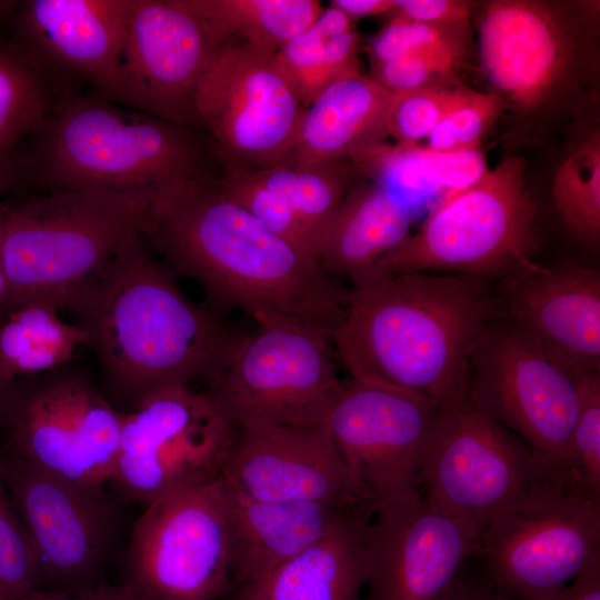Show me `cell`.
<instances>
[{
    "mask_svg": "<svg viewBox=\"0 0 600 600\" xmlns=\"http://www.w3.org/2000/svg\"><path fill=\"white\" fill-rule=\"evenodd\" d=\"M393 93L359 74L332 83L306 108L297 142L282 167L306 169L349 159L382 142Z\"/></svg>",
    "mask_w": 600,
    "mask_h": 600,
    "instance_id": "cell-26",
    "label": "cell"
},
{
    "mask_svg": "<svg viewBox=\"0 0 600 600\" xmlns=\"http://www.w3.org/2000/svg\"><path fill=\"white\" fill-rule=\"evenodd\" d=\"M441 408L406 390L343 381L327 424L359 499L373 513L421 497L422 463Z\"/></svg>",
    "mask_w": 600,
    "mask_h": 600,
    "instance_id": "cell-14",
    "label": "cell"
},
{
    "mask_svg": "<svg viewBox=\"0 0 600 600\" xmlns=\"http://www.w3.org/2000/svg\"><path fill=\"white\" fill-rule=\"evenodd\" d=\"M471 31L470 21L426 23L391 16L368 43L370 66L413 51L444 56L469 66L473 50Z\"/></svg>",
    "mask_w": 600,
    "mask_h": 600,
    "instance_id": "cell-33",
    "label": "cell"
},
{
    "mask_svg": "<svg viewBox=\"0 0 600 600\" xmlns=\"http://www.w3.org/2000/svg\"><path fill=\"white\" fill-rule=\"evenodd\" d=\"M18 4L19 1L0 0V19L10 17Z\"/></svg>",
    "mask_w": 600,
    "mask_h": 600,
    "instance_id": "cell-50",
    "label": "cell"
},
{
    "mask_svg": "<svg viewBox=\"0 0 600 600\" xmlns=\"http://www.w3.org/2000/svg\"><path fill=\"white\" fill-rule=\"evenodd\" d=\"M188 129L77 92L31 136L27 182L43 191L137 192L206 176L201 148Z\"/></svg>",
    "mask_w": 600,
    "mask_h": 600,
    "instance_id": "cell-6",
    "label": "cell"
},
{
    "mask_svg": "<svg viewBox=\"0 0 600 600\" xmlns=\"http://www.w3.org/2000/svg\"><path fill=\"white\" fill-rule=\"evenodd\" d=\"M329 41L309 27L288 41L273 56L277 69L304 109L328 88L327 44Z\"/></svg>",
    "mask_w": 600,
    "mask_h": 600,
    "instance_id": "cell-39",
    "label": "cell"
},
{
    "mask_svg": "<svg viewBox=\"0 0 600 600\" xmlns=\"http://www.w3.org/2000/svg\"><path fill=\"white\" fill-rule=\"evenodd\" d=\"M219 476L170 488L134 523L124 582L148 600L228 596L230 539Z\"/></svg>",
    "mask_w": 600,
    "mask_h": 600,
    "instance_id": "cell-11",
    "label": "cell"
},
{
    "mask_svg": "<svg viewBox=\"0 0 600 600\" xmlns=\"http://www.w3.org/2000/svg\"><path fill=\"white\" fill-rule=\"evenodd\" d=\"M349 160L361 178L403 199L408 192L424 191H441L447 197L472 184L488 170L480 149L443 153L420 144L391 146L383 141L353 153Z\"/></svg>",
    "mask_w": 600,
    "mask_h": 600,
    "instance_id": "cell-27",
    "label": "cell"
},
{
    "mask_svg": "<svg viewBox=\"0 0 600 600\" xmlns=\"http://www.w3.org/2000/svg\"><path fill=\"white\" fill-rule=\"evenodd\" d=\"M57 310L44 301H26L0 312L1 382L13 384L64 366L78 346H88L86 330L63 322Z\"/></svg>",
    "mask_w": 600,
    "mask_h": 600,
    "instance_id": "cell-28",
    "label": "cell"
},
{
    "mask_svg": "<svg viewBox=\"0 0 600 600\" xmlns=\"http://www.w3.org/2000/svg\"><path fill=\"white\" fill-rule=\"evenodd\" d=\"M501 99L491 91L468 88L459 102L427 137V148L450 153L480 149L487 131L503 114Z\"/></svg>",
    "mask_w": 600,
    "mask_h": 600,
    "instance_id": "cell-36",
    "label": "cell"
},
{
    "mask_svg": "<svg viewBox=\"0 0 600 600\" xmlns=\"http://www.w3.org/2000/svg\"><path fill=\"white\" fill-rule=\"evenodd\" d=\"M22 600H148L127 582L119 584L101 581L100 583L79 592L64 593L46 590H34Z\"/></svg>",
    "mask_w": 600,
    "mask_h": 600,
    "instance_id": "cell-42",
    "label": "cell"
},
{
    "mask_svg": "<svg viewBox=\"0 0 600 600\" xmlns=\"http://www.w3.org/2000/svg\"><path fill=\"white\" fill-rule=\"evenodd\" d=\"M510 323L581 371L600 370V272L539 266L506 278Z\"/></svg>",
    "mask_w": 600,
    "mask_h": 600,
    "instance_id": "cell-22",
    "label": "cell"
},
{
    "mask_svg": "<svg viewBox=\"0 0 600 600\" xmlns=\"http://www.w3.org/2000/svg\"><path fill=\"white\" fill-rule=\"evenodd\" d=\"M443 600H510L482 578L458 574Z\"/></svg>",
    "mask_w": 600,
    "mask_h": 600,
    "instance_id": "cell-44",
    "label": "cell"
},
{
    "mask_svg": "<svg viewBox=\"0 0 600 600\" xmlns=\"http://www.w3.org/2000/svg\"><path fill=\"white\" fill-rule=\"evenodd\" d=\"M354 22L343 11L330 4L328 9L322 10L310 27L321 37L331 40L354 31Z\"/></svg>",
    "mask_w": 600,
    "mask_h": 600,
    "instance_id": "cell-45",
    "label": "cell"
},
{
    "mask_svg": "<svg viewBox=\"0 0 600 600\" xmlns=\"http://www.w3.org/2000/svg\"><path fill=\"white\" fill-rule=\"evenodd\" d=\"M14 383L6 384L0 381V431L3 430L11 408Z\"/></svg>",
    "mask_w": 600,
    "mask_h": 600,
    "instance_id": "cell-48",
    "label": "cell"
},
{
    "mask_svg": "<svg viewBox=\"0 0 600 600\" xmlns=\"http://www.w3.org/2000/svg\"><path fill=\"white\" fill-rule=\"evenodd\" d=\"M537 213L523 159L507 154L476 182L444 197L370 277L438 272L484 280L536 269Z\"/></svg>",
    "mask_w": 600,
    "mask_h": 600,
    "instance_id": "cell-7",
    "label": "cell"
},
{
    "mask_svg": "<svg viewBox=\"0 0 600 600\" xmlns=\"http://www.w3.org/2000/svg\"><path fill=\"white\" fill-rule=\"evenodd\" d=\"M37 558L11 497L0 456V590L22 600L39 589Z\"/></svg>",
    "mask_w": 600,
    "mask_h": 600,
    "instance_id": "cell-35",
    "label": "cell"
},
{
    "mask_svg": "<svg viewBox=\"0 0 600 600\" xmlns=\"http://www.w3.org/2000/svg\"><path fill=\"white\" fill-rule=\"evenodd\" d=\"M330 340L328 332L293 319L259 323L254 334L238 337L207 391L236 428L253 419L320 424L343 384Z\"/></svg>",
    "mask_w": 600,
    "mask_h": 600,
    "instance_id": "cell-9",
    "label": "cell"
},
{
    "mask_svg": "<svg viewBox=\"0 0 600 600\" xmlns=\"http://www.w3.org/2000/svg\"><path fill=\"white\" fill-rule=\"evenodd\" d=\"M212 42L237 40L274 54L322 12L317 0H186Z\"/></svg>",
    "mask_w": 600,
    "mask_h": 600,
    "instance_id": "cell-29",
    "label": "cell"
},
{
    "mask_svg": "<svg viewBox=\"0 0 600 600\" xmlns=\"http://www.w3.org/2000/svg\"><path fill=\"white\" fill-rule=\"evenodd\" d=\"M547 600H600V560L584 568Z\"/></svg>",
    "mask_w": 600,
    "mask_h": 600,
    "instance_id": "cell-43",
    "label": "cell"
},
{
    "mask_svg": "<svg viewBox=\"0 0 600 600\" xmlns=\"http://www.w3.org/2000/svg\"><path fill=\"white\" fill-rule=\"evenodd\" d=\"M480 534L422 497L377 511L362 600H443Z\"/></svg>",
    "mask_w": 600,
    "mask_h": 600,
    "instance_id": "cell-19",
    "label": "cell"
},
{
    "mask_svg": "<svg viewBox=\"0 0 600 600\" xmlns=\"http://www.w3.org/2000/svg\"><path fill=\"white\" fill-rule=\"evenodd\" d=\"M153 191L57 189L0 203L8 281L0 312L26 301L77 311L123 240L139 231Z\"/></svg>",
    "mask_w": 600,
    "mask_h": 600,
    "instance_id": "cell-5",
    "label": "cell"
},
{
    "mask_svg": "<svg viewBox=\"0 0 600 600\" xmlns=\"http://www.w3.org/2000/svg\"><path fill=\"white\" fill-rule=\"evenodd\" d=\"M474 8V2L466 0H396L391 16L426 23H454L470 21Z\"/></svg>",
    "mask_w": 600,
    "mask_h": 600,
    "instance_id": "cell-41",
    "label": "cell"
},
{
    "mask_svg": "<svg viewBox=\"0 0 600 600\" xmlns=\"http://www.w3.org/2000/svg\"><path fill=\"white\" fill-rule=\"evenodd\" d=\"M64 366L14 381L4 457L104 487L114 471L122 413L83 372Z\"/></svg>",
    "mask_w": 600,
    "mask_h": 600,
    "instance_id": "cell-13",
    "label": "cell"
},
{
    "mask_svg": "<svg viewBox=\"0 0 600 600\" xmlns=\"http://www.w3.org/2000/svg\"><path fill=\"white\" fill-rule=\"evenodd\" d=\"M468 87H432L393 93L388 136L396 144L417 146L459 102Z\"/></svg>",
    "mask_w": 600,
    "mask_h": 600,
    "instance_id": "cell-38",
    "label": "cell"
},
{
    "mask_svg": "<svg viewBox=\"0 0 600 600\" xmlns=\"http://www.w3.org/2000/svg\"><path fill=\"white\" fill-rule=\"evenodd\" d=\"M139 231L220 309L242 310L258 323L293 319L330 336L344 318L348 291L318 260L231 201L208 174L154 189Z\"/></svg>",
    "mask_w": 600,
    "mask_h": 600,
    "instance_id": "cell-1",
    "label": "cell"
},
{
    "mask_svg": "<svg viewBox=\"0 0 600 600\" xmlns=\"http://www.w3.org/2000/svg\"><path fill=\"white\" fill-rule=\"evenodd\" d=\"M482 579L510 600H547L600 560V497L554 470L481 531Z\"/></svg>",
    "mask_w": 600,
    "mask_h": 600,
    "instance_id": "cell-8",
    "label": "cell"
},
{
    "mask_svg": "<svg viewBox=\"0 0 600 600\" xmlns=\"http://www.w3.org/2000/svg\"><path fill=\"white\" fill-rule=\"evenodd\" d=\"M2 457L14 507L37 558L39 589L72 593L103 581L120 520L104 487L77 483Z\"/></svg>",
    "mask_w": 600,
    "mask_h": 600,
    "instance_id": "cell-17",
    "label": "cell"
},
{
    "mask_svg": "<svg viewBox=\"0 0 600 600\" xmlns=\"http://www.w3.org/2000/svg\"><path fill=\"white\" fill-rule=\"evenodd\" d=\"M469 67L454 59L413 51L370 66V78L392 93L432 87L462 86L460 76Z\"/></svg>",
    "mask_w": 600,
    "mask_h": 600,
    "instance_id": "cell-40",
    "label": "cell"
},
{
    "mask_svg": "<svg viewBox=\"0 0 600 600\" xmlns=\"http://www.w3.org/2000/svg\"><path fill=\"white\" fill-rule=\"evenodd\" d=\"M496 316L483 279L438 272L371 276L348 291L331 341L352 379L444 407L467 394L471 354Z\"/></svg>",
    "mask_w": 600,
    "mask_h": 600,
    "instance_id": "cell-2",
    "label": "cell"
},
{
    "mask_svg": "<svg viewBox=\"0 0 600 600\" xmlns=\"http://www.w3.org/2000/svg\"><path fill=\"white\" fill-rule=\"evenodd\" d=\"M552 199L564 227L581 242L600 238V134L590 132L570 150L552 179Z\"/></svg>",
    "mask_w": 600,
    "mask_h": 600,
    "instance_id": "cell-32",
    "label": "cell"
},
{
    "mask_svg": "<svg viewBox=\"0 0 600 600\" xmlns=\"http://www.w3.org/2000/svg\"><path fill=\"white\" fill-rule=\"evenodd\" d=\"M0 600H10V599L0 590Z\"/></svg>",
    "mask_w": 600,
    "mask_h": 600,
    "instance_id": "cell-51",
    "label": "cell"
},
{
    "mask_svg": "<svg viewBox=\"0 0 600 600\" xmlns=\"http://www.w3.org/2000/svg\"><path fill=\"white\" fill-rule=\"evenodd\" d=\"M271 53L230 40L212 53L196 89L199 124L231 166H281L294 147L306 109Z\"/></svg>",
    "mask_w": 600,
    "mask_h": 600,
    "instance_id": "cell-16",
    "label": "cell"
},
{
    "mask_svg": "<svg viewBox=\"0 0 600 600\" xmlns=\"http://www.w3.org/2000/svg\"><path fill=\"white\" fill-rule=\"evenodd\" d=\"M230 539L231 587L259 579L321 540L357 506L270 502L219 476Z\"/></svg>",
    "mask_w": 600,
    "mask_h": 600,
    "instance_id": "cell-23",
    "label": "cell"
},
{
    "mask_svg": "<svg viewBox=\"0 0 600 600\" xmlns=\"http://www.w3.org/2000/svg\"><path fill=\"white\" fill-rule=\"evenodd\" d=\"M567 471L581 489L600 497L599 371H586L581 376L579 410L569 442Z\"/></svg>",
    "mask_w": 600,
    "mask_h": 600,
    "instance_id": "cell-37",
    "label": "cell"
},
{
    "mask_svg": "<svg viewBox=\"0 0 600 600\" xmlns=\"http://www.w3.org/2000/svg\"><path fill=\"white\" fill-rule=\"evenodd\" d=\"M412 221L409 201L360 177L321 226L317 259L327 274L356 284L410 234Z\"/></svg>",
    "mask_w": 600,
    "mask_h": 600,
    "instance_id": "cell-25",
    "label": "cell"
},
{
    "mask_svg": "<svg viewBox=\"0 0 600 600\" xmlns=\"http://www.w3.org/2000/svg\"><path fill=\"white\" fill-rule=\"evenodd\" d=\"M8 298V281L2 268L1 249H0V309L3 307Z\"/></svg>",
    "mask_w": 600,
    "mask_h": 600,
    "instance_id": "cell-49",
    "label": "cell"
},
{
    "mask_svg": "<svg viewBox=\"0 0 600 600\" xmlns=\"http://www.w3.org/2000/svg\"><path fill=\"white\" fill-rule=\"evenodd\" d=\"M221 471L263 501L366 507L338 454L327 420L303 428L249 420L237 427Z\"/></svg>",
    "mask_w": 600,
    "mask_h": 600,
    "instance_id": "cell-21",
    "label": "cell"
},
{
    "mask_svg": "<svg viewBox=\"0 0 600 600\" xmlns=\"http://www.w3.org/2000/svg\"><path fill=\"white\" fill-rule=\"evenodd\" d=\"M216 49L186 0H129L120 104L178 126L199 124L194 93Z\"/></svg>",
    "mask_w": 600,
    "mask_h": 600,
    "instance_id": "cell-18",
    "label": "cell"
},
{
    "mask_svg": "<svg viewBox=\"0 0 600 600\" xmlns=\"http://www.w3.org/2000/svg\"><path fill=\"white\" fill-rule=\"evenodd\" d=\"M70 94L16 41L0 36V158L16 152Z\"/></svg>",
    "mask_w": 600,
    "mask_h": 600,
    "instance_id": "cell-30",
    "label": "cell"
},
{
    "mask_svg": "<svg viewBox=\"0 0 600 600\" xmlns=\"http://www.w3.org/2000/svg\"><path fill=\"white\" fill-rule=\"evenodd\" d=\"M128 8L129 0L19 1L11 39L68 92L82 82L120 104Z\"/></svg>",
    "mask_w": 600,
    "mask_h": 600,
    "instance_id": "cell-20",
    "label": "cell"
},
{
    "mask_svg": "<svg viewBox=\"0 0 600 600\" xmlns=\"http://www.w3.org/2000/svg\"><path fill=\"white\" fill-rule=\"evenodd\" d=\"M236 430L208 391L162 388L122 413L111 482L127 500L146 506L177 484L216 477Z\"/></svg>",
    "mask_w": 600,
    "mask_h": 600,
    "instance_id": "cell-15",
    "label": "cell"
},
{
    "mask_svg": "<svg viewBox=\"0 0 600 600\" xmlns=\"http://www.w3.org/2000/svg\"><path fill=\"white\" fill-rule=\"evenodd\" d=\"M374 513L349 509L321 540L269 573L231 587L229 600H362Z\"/></svg>",
    "mask_w": 600,
    "mask_h": 600,
    "instance_id": "cell-24",
    "label": "cell"
},
{
    "mask_svg": "<svg viewBox=\"0 0 600 600\" xmlns=\"http://www.w3.org/2000/svg\"><path fill=\"white\" fill-rule=\"evenodd\" d=\"M26 153L18 151L0 158V196L27 182Z\"/></svg>",
    "mask_w": 600,
    "mask_h": 600,
    "instance_id": "cell-47",
    "label": "cell"
},
{
    "mask_svg": "<svg viewBox=\"0 0 600 600\" xmlns=\"http://www.w3.org/2000/svg\"><path fill=\"white\" fill-rule=\"evenodd\" d=\"M583 372L510 322H492L471 354L468 392L548 464L568 472Z\"/></svg>",
    "mask_w": 600,
    "mask_h": 600,
    "instance_id": "cell-12",
    "label": "cell"
},
{
    "mask_svg": "<svg viewBox=\"0 0 600 600\" xmlns=\"http://www.w3.org/2000/svg\"><path fill=\"white\" fill-rule=\"evenodd\" d=\"M597 1L492 0L477 13L489 90L512 144L542 143L598 101Z\"/></svg>",
    "mask_w": 600,
    "mask_h": 600,
    "instance_id": "cell-4",
    "label": "cell"
},
{
    "mask_svg": "<svg viewBox=\"0 0 600 600\" xmlns=\"http://www.w3.org/2000/svg\"><path fill=\"white\" fill-rule=\"evenodd\" d=\"M554 470L467 392L441 408L420 492L430 507L481 532Z\"/></svg>",
    "mask_w": 600,
    "mask_h": 600,
    "instance_id": "cell-10",
    "label": "cell"
},
{
    "mask_svg": "<svg viewBox=\"0 0 600 600\" xmlns=\"http://www.w3.org/2000/svg\"><path fill=\"white\" fill-rule=\"evenodd\" d=\"M330 4L343 11L353 21L380 14L391 16L396 10V0H332Z\"/></svg>",
    "mask_w": 600,
    "mask_h": 600,
    "instance_id": "cell-46",
    "label": "cell"
},
{
    "mask_svg": "<svg viewBox=\"0 0 600 600\" xmlns=\"http://www.w3.org/2000/svg\"><path fill=\"white\" fill-rule=\"evenodd\" d=\"M77 312L109 387L133 402L174 384H208L238 336L191 303L130 233Z\"/></svg>",
    "mask_w": 600,
    "mask_h": 600,
    "instance_id": "cell-3",
    "label": "cell"
},
{
    "mask_svg": "<svg viewBox=\"0 0 600 600\" xmlns=\"http://www.w3.org/2000/svg\"><path fill=\"white\" fill-rule=\"evenodd\" d=\"M218 184L231 201L247 210L268 230L297 251L318 260L316 232L284 199L259 183L249 169L230 166Z\"/></svg>",
    "mask_w": 600,
    "mask_h": 600,
    "instance_id": "cell-34",
    "label": "cell"
},
{
    "mask_svg": "<svg viewBox=\"0 0 600 600\" xmlns=\"http://www.w3.org/2000/svg\"><path fill=\"white\" fill-rule=\"evenodd\" d=\"M249 170L259 183L284 199L317 238L321 226L360 178L349 159L306 169L276 166Z\"/></svg>",
    "mask_w": 600,
    "mask_h": 600,
    "instance_id": "cell-31",
    "label": "cell"
}]
</instances>
